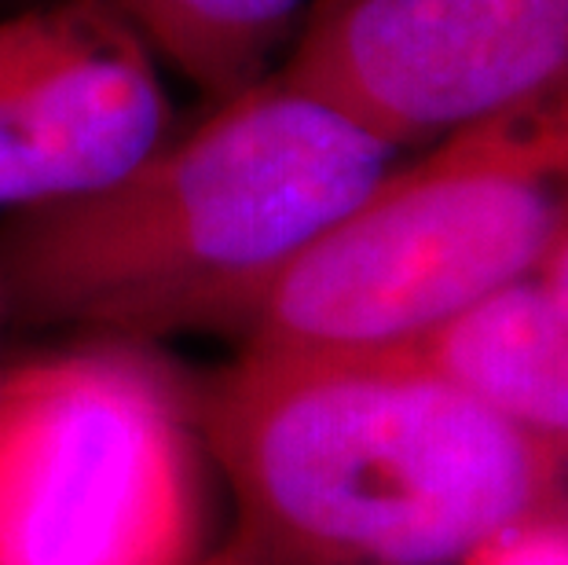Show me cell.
Listing matches in <instances>:
<instances>
[{
  "instance_id": "obj_1",
  "label": "cell",
  "mask_w": 568,
  "mask_h": 565,
  "mask_svg": "<svg viewBox=\"0 0 568 565\" xmlns=\"http://www.w3.org/2000/svg\"><path fill=\"white\" fill-rule=\"evenodd\" d=\"M227 525L205 565H463L568 503V460L400 356L239 349L191 390Z\"/></svg>"
},
{
  "instance_id": "obj_2",
  "label": "cell",
  "mask_w": 568,
  "mask_h": 565,
  "mask_svg": "<svg viewBox=\"0 0 568 565\" xmlns=\"http://www.w3.org/2000/svg\"><path fill=\"white\" fill-rule=\"evenodd\" d=\"M400 154L323 95L264 74L114 184L0 218V323L132 345L239 339Z\"/></svg>"
},
{
  "instance_id": "obj_3",
  "label": "cell",
  "mask_w": 568,
  "mask_h": 565,
  "mask_svg": "<svg viewBox=\"0 0 568 565\" xmlns=\"http://www.w3.org/2000/svg\"><path fill=\"white\" fill-rule=\"evenodd\" d=\"M568 221V74L396 162L264 294L239 349L389 353L539 264Z\"/></svg>"
},
{
  "instance_id": "obj_4",
  "label": "cell",
  "mask_w": 568,
  "mask_h": 565,
  "mask_svg": "<svg viewBox=\"0 0 568 565\" xmlns=\"http://www.w3.org/2000/svg\"><path fill=\"white\" fill-rule=\"evenodd\" d=\"M191 390L148 345L0 356V565H205Z\"/></svg>"
},
{
  "instance_id": "obj_5",
  "label": "cell",
  "mask_w": 568,
  "mask_h": 565,
  "mask_svg": "<svg viewBox=\"0 0 568 565\" xmlns=\"http://www.w3.org/2000/svg\"><path fill=\"white\" fill-rule=\"evenodd\" d=\"M280 74L422 148L568 74V0H320Z\"/></svg>"
},
{
  "instance_id": "obj_6",
  "label": "cell",
  "mask_w": 568,
  "mask_h": 565,
  "mask_svg": "<svg viewBox=\"0 0 568 565\" xmlns=\"http://www.w3.org/2000/svg\"><path fill=\"white\" fill-rule=\"evenodd\" d=\"M0 67L33 206L114 184L169 140L159 56L111 0H33L0 16Z\"/></svg>"
},
{
  "instance_id": "obj_7",
  "label": "cell",
  "mask_w": 568,
  "mask_h": 565,
  "mask_svg": "<svg viewBox=\"0 0 568 565\" xmlns=\"http://www.w3.org/2000/svg\"><path fill=\"white\" fill-rule=\"evenodd\" d=\"M385 356L437 371L568 460V221L528 275Z\"/></svg>"
},
{
  "instance_id": "obj_8",
  "label": "cell",
  "mask_w": 568,
  "mask_h": 565,
  "mask_svg": "<svg viewBox=\"0 0 568 565\" xmlns=\"http://www.w3.org/2000/svg\"><path fill=\"white\" fill-rule=\"evenodd\" d=\"M154 56L216 103L268 74L305 0H111Z\"/></svg>"
},
{
  "instance_id": "obj_9",
  "label": "cell",
  "mask_w": 568,
  "mask_h": 565,
  "mask_svg": "<svg viewBox=\"0 0 568 565\" xmlns=\"http://www.w3.org/2000/svg\"><path fill=\"white\" fill-rule=\"evenodd\" d=\"M463 565H568V503L506 528Z\"/></svg>"
},
{
  "instance_id": "obj_10",
  "label": "cell",
  "mask_w": 568,
  "mask_h": 565,
  "mask_svg": "<svg viewBox=\"0 0 568 565\" xmlns=\"http://www.w3.org/2000/svg\"><path fill=\"white\" fill-rule=\"evenodd\" d=\"M33 202H38V191H33L27 143H22L19 114L11 103L4 67H0V218L30 210Z\"/></svg>"
},
{
  "instance_id": "obj_11",
  "label": "cell",
  "mask_w": 568,
  "mask_h": 565,
  "mask_svg": "<svg viewBox=\"0 0 568 565\" xmlns=\"http://www.w3.org/2000/svg\"><path fill=\"white\" fill-rule=\"evenodd\" d=\"M0 334H4V323H0Z\"/></svg>"
}]
</instances>
